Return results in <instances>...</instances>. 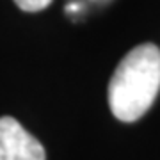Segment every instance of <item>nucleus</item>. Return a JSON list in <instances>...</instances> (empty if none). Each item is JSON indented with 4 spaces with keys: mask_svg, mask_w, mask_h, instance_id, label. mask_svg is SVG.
I'll return each instance as SVG.
<instances>
[{
    "mask_svg": "<svg viewBox=\"0 0 160 160\" xmlns=\"http://www.w3.org/2000/svg\"><path fill=\"white\" fill-rule=\"evenodd\" d=\"M160 91V48L144 43L130 50L109 82V105L119 121L142 118Z\"/></svg>",
    "mask_w": 160,
    "mask_h": 160,
    "instance_id": "f257e3e1",
    "label": "nucleus"
},
{
    "mask_svg": "<svg viewBox=\"0 0 160 160\" xmlns=\"http://www.w3.org/2000/svg\"><path fill=\"white\" fill-rule=\"evenodd\" d=\"M0 160H46L43 144L14 118H0Z\"/></svg>",
    "mask_w": 160,
    "mask_h": 160,
    "instance_id": "f03ea898",
    "label": "nucleus"
},
{
    "mask_svg": "<svg viewBox=\"0 0 160 160\" xmlns=\"http://www.w3.org/2000/svg\"><path fill=\"white\" fill-rule=\"evenodd\" d=\"M14 2L22 11H27V12L43 11L52 4V0H14Z\"/></svg>",
    "mask_w": 160,
    "mask_h": 160,
    "instance_id": "7ed1b4c3",
    "label": "nucleus"
}]
</instances>
